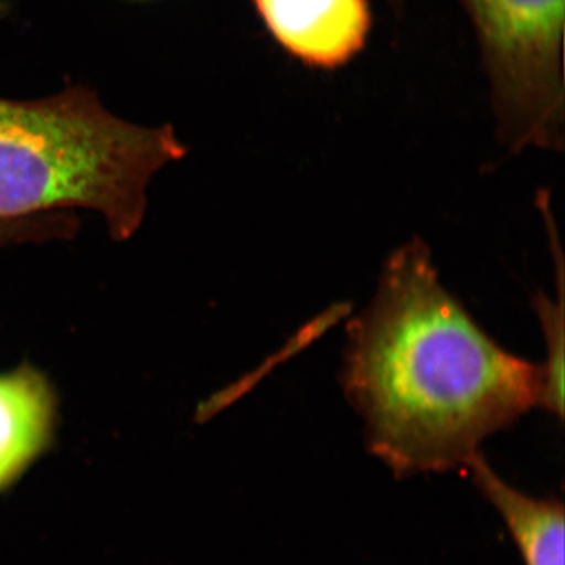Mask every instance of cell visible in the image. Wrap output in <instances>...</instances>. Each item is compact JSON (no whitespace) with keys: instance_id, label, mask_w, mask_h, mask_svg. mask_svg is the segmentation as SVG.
I'll return each mask as SVG.
<instances>
[{"instance_id":"6da1fadb","label":"cell","mask_w":565,"mask_h":565,"mask_svg":"<svg viewBox=\"0 0 565 565\" xmlns=\"http://www.w3.org/2000/svg\"><path fill=\"white\" fill-rule=\"evenodd\" d=\"M341 384L367 449L403 478L465 470L545 390L542 364L504 351L446 291L422 241L390 255L349 326Z\"/></svg>"},{"instance_id":"7a4b0ae2","label":"cell","mask_w":565,"mask_h":565,"mask_svg":"<svg viewBox=\"0 0 565 565\" xmlns=\"http://www.w3.org/2000/svg\"><path fill=\"white\" fill-rule=\"evenodd\" d=\"M185 154L173 126L122 120L85 85L0 96V221L88 210L125 243L145 221L154 174Z\"/></svg>"},{"instance_id":"ba28073f","label":"cell","mask_w":565,"mask_h":565,"mask_svg":"<svg viewBox=\"0 0 565 565\" xmlns=\"http://www.w3.org/2000/svg\"><path fill=\"white\" fill-rule=\"evenodd\" d=\"M14 2H17V0H0V17H2L3 13H7V11L14 6Z\"/></svg>"},{"instance_id":"8992f818","label":"cell","mask_w":565,"mask_h":565,"mask_svg":"<svg viewBox=\"0 0 565 565\" xmlns=\"http://www.w3.org/2000/svg\"><path fill=\"white\" fill-rule=\"evenodd\" d=\"M467 470L476 489L500 515L523 565H564L563 501L522 492L494 473L482 455L476 456Z\"/></svg>"},{"instance_id":"52a82bcc","label":"cell","mask_w":565,"mask_h":565,"mask_svg":"<svg viewBox=\"0 0 565 565\" xmlns=\"http://www.w3.org/2000/svg\"><path fill=\"white\" fill-rule=\"evenodd\" d=\"M74 221L61 212L31 215V217L0 221V248L29 243L71 239L74 234Z\"/></svg>"},{"instance_id":"3957f363","label":"cell","mask_w":565,"mask_h":565,"mask_svg":"<svg viewBox=\"0 0 565 565\" xmlns=\"http://www.w3.org/2000/svg\"><path fill=\"white\" fill-rule=\"evenodd\" d=\"M473 25L501 140L564 145L565 0H457Z\"/></svg>"},{"instance_id":"9c48e42d","label":"cell","mask_w":565,"mask_h":565,"mask_svg":"<svg viewBox=\"0 0 565 565\" xmlns=\"http://www.w3.org/2000/svg\"><path fill=\"white\" fill-rule=\"evenodd\" d=\"M392 2V6L397 7L399 9L401 6H403L404 0H390Z\"/></svg>"},{"instance_id":"5b68a950","label":"cell","mask_w":565,"mask_h":565,"mask_svg":"<svg viewBox=\"0 0 565 565\" xmlns=\"http://www.w3.org/2000/svg\"><path fill=\"white\" fill-rule=\"evenodd\" d=\"M57 411L54 385L39 367L22 363L0 374V490L50 449Z\"/></svg>"},{"instance_id":"277c9868","label":"cell","mask_w":565,"mask_h":565,"mask_svg":"<svg viewBox=\"0 0 565 565\" xmlns=\"http://www.w3.org/2000/svg\"><path fill=\"white\" fill-rule=\"evenodd\" d=\"M264 28L292 58L319 70L363 51L373 17L367 0H252Z\"/></svg>"}]
</instances>
